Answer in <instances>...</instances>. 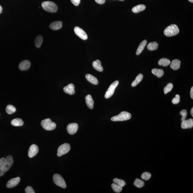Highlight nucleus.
<instances>
[{
	"instance_id": "obj_21",
	"label": "nucleus",
	"mask_w": 193,
	"mask_h": 193,
	"mask_svg": "<svg viewBox=\"0 0 193 193\" xmlns=\"http://www.w3.org/2000/svg\"><path fill=\"white\" fill-rule=\"evenodd\" d=\"M147 40H144L141 42L139 46H138L136 52L137 55H140L144 50L145 47L147 44Z\"/></svg>"
},
{
	"instance_id": "obj_37",
	"label": "nucleus",
	"mask_w": 193,
	"mask_h": 193,
	"mask_svg": "<svg viewBox=\"0 0 193 193\" xmlns=\"http://www.w3.org/2000/svg\"><path fill=\"white\" fill-rule=\"evenodd\" d=\"M6 159L3 158L0 159V169H3L6 164Z\"/></svg>"
},
{
	"instance_id": "obj_15",
	"label": "nucleus",
	"mask_w": 193,
	"mask_h": 193,
	"mask_svg": "<svg viewBox=\"0 0 193 193\" xmlns=\"http://www.w3.org/2000/svg\"><path fill=\"white\" fill-rule=\"evenodd\" d=\"M31 66L30 62L28 60H23L20 63L19 68L22 71H25L29 69Z\"/></svg>"
},
{
	"instance_id": "obj_36",
	"label": "nucleus",
	"mask_w": 193,
	"mask_h": 193,
	"mask_svg": "<svg viewBox=\"0 0 193 193\" xmlns=\"http://www.w3.org/2000/svg\"><path fill=\"white\" fill-rule=\"evenodd\" d=\"M180 102V96L178 94L176 95L175 97L173 99L172 103L174 104H177Z\"/></svg>"
},
{
	"instance_id": "obj_25",
	"label": "nucleus",
	"mask_w": 193,
	"mask_h": 193,
	"mask_svg": "<svg viewBox=\"0 0 193 193\" xmlns=\"http://www.w3.org/2000/svg\"><path fill=\"white\" fill-rule=\"evenodd\" d=\"M158 43L156 42H152L149 43L147 46L148 49L149 51H153L156 50L158 49Z\"/></svg>"
},
{
	"instance_id": "obj_38",
	"label": "nucleus",
	"mask_w": 193,
	"mask_h": 193,
	"mask_svg": "<svg viewBox=\"0 0 193 193\" xmlns=\"http://www.w3.org/2000/svg\"><path fill=\"white\" fill-rule=\"evenodd\" d=\"M25 192L26 193H35L34 190L31 186H27L26 188Z\"/></svg>"
},
{
	"instance_id": "obj_32",
	"label": "nucleus",
	"mask_w": 193,
	"mask_h": 193,
	"mask_svg": "<svg viewBox=\"0 0 193 193\" xmlns=\"http://www.w3.org/2000/svg\"><path fill=\"white\" fill-rule=\"evenodd\" d=\"M113 181L116 184L119 185V186L124 187L125 186L126 183L125 182L122 180L119 179V178H115L113 180Z\"/></svg>"
},
{
	"instance_id": "obj_30",
	"label": "nucleus",
	"mask_w": 193,
	"mask_h": 193,
	"mask_svg": "<svg viewBox=\"0 0 193 193\" xmlns=\"http://www.w3.org/2000/svg\"><path fill=\"white\" fill-rule=\"evenodd\" d=\"M144 185V182L138 178H136L134 183V185L138 188H142Z\"/></svg>"
},
{
	"instance_id": "obj_23",
	"label": "nucleus",
	"mask_w": 193,
	"mask_h": 193,
	"mask_svg": "<svg viewBox=\"0 0 193 193\" xmlns=\"http://www.w3.org/2000/svg\"><path fill=\"white\" fill-rule=\"evenodd\" d=\"M152 74L155 75L158 78L162 77L164 74L163 69H157V68H154V69H152Z\"/></svg>"
},
{
	"instance_id": "obj_8",
	"label": "nucleus",
	"mask_w": 193,
	"mask_h": 193,
	"mask_svg": "<svg viewBox=\"0 0 193 193\" xmlns=\"http://www.w3.org/2000/svg\"><path fill=\"white\" fill-rule=\"evenodd\" d=\"M74 31L76 35L81 39L84 40L87 39L88 36L86 33L80 27L76 26L74 28Z\"/></svg>"
},
{
	"instance_id": "obj_40",
	"label": "nucleus",
	"mask_w": 193,
	"mask_h": 193,
	"mask_svg": "<svg viewBox=\"0 0 193 193\" xmlns=\"http://www.w3.org/2000/svg\"><path fill=\"white\" fill-rule=\"evenodd\" d=\"M96 2L98 4H102L105 3L106 0H95Z\"/></svg>"
},
{
	"instance_id": "obj_46",
	"label": "nucleus",
	"mask_w": 193,
	"mask_h": 193,
	"mask_svg": "<svg viewBox=\"0 0 193 193\" xmlns=\"http://www.w3.org/2000/svg\"><path fill=\"white\" fill-rule=\"evenodd\" d=\"M119 1H124V0H119Z\"/></svg>"
},
{
	"instance_id": "obj_14",
	"label": "nucleus",
	"mask_w": 193,
	"mask_h": 193,
	"mask_svg": "<svg viewBox=\"0 0 193 193\" xmlns=\"http://www.w3.org/2000/svg\"><path fill=\"white\" fill-rule=\"evenodd\" d=\"M75 86L74 84L71 83L63 88L64 91L69 95H73L75 93Z\"/></svg>"
},
{
	"instance_id": "obj_31",
	"label": "nucleus",
	"mask_w": 193,
	"mask_h": 193,
	"mask_svg": "<svg viewBox=\"0 0 193 193\" xmlns=\"http://www.w3.org/2000/svg\"><path fill=\"white\" fill-rule=\"evenodd\" d=\"M111 187L113 191L116 193H120L122 191V187L119 186L116 183H113L112 184Z\"/></svg>"
},
{
	"instance_id": "obj_3",
	"label": "nucleus",
	"mask_w": 193,
	"mask_h": 193,
	"mask_svg": "<svg viewBox=\"0 0 193 193\" xmlns=\"http://www.w3.org/2000/svg\"><path fill=\"white\" fill-rule=\"evenodd\" d=\"M131 115L128 112L123 111L119 115L113 117L111 119L113 121H123L128 120L131 119Z\"/></svg>"
},
{
	"instance_id": "obj_42",
	"label": "nucleus",
	"mask_w": 193,
	"mask_h": 193,
	"mask_svg": "<svg viewBox=\"0 0 193 193\" xmlns=\"http://www.w3.org/2000/svg\"><path fill=\"white\" fill-rule=\"evenodd\" d=\"M190 96L191 99H193V87L191 88L190 91Z\"/></svg>"
},
{
	"instance_id": "obj_11",
	"label": "nucleus",
	"mask_w": 193,
	"mask_h": 193,
	"mask_svg": "<svg viewBox=\"0 0 193 193\" xmlns=\"http://www.w3.org/2000/svg\"><path fill=\"white\" fill-rule=\"evenodd\" d=\"M6 164L3 169L5 172H7L11 167L13 163V157L11 156H8L6 158Z\"/></svg>"
},
{
	"instance_id": "obj_20",
	"label": "nucleus",
	"mask_w": 193,
	"mask_h": 193,
	"mask_svg": "<svg viewBox=\"0 0 193 193\" xmlns=\"http://www.w3.org/2000/svg\"><path fill=\"white\" fill-rule=\"evenodd\" d=\"M93 67L96 71L99 72L103 71V68L101 65V62L100 60H96L93 62Z\"/></svg>"
},
{
	"instance_id": "obj_39",
	"label": "nucleus",
	"mask_w": 193,
	"mask_h": 193,
	"mask_svg": "<svg viewBox=\"0 0 193 193\" xmlns=\"http://www.w3.org/2000/svg\"><path fill=\"white\" fill-rule=\"evenodd\" d=\"M71 2L74 6H78L80 3L81 0H70Z\"/></svg>"
},
{
	"instance_id": "obj_19",
	"label": "nucleus",
	"mask_w": 193,
	"mask_h": 193,
	"mask_svg": "<svg viewBox=\"0 0 193 193\" xmlns=\"http://www.w3.org/2000/svg\"><path fill=\"white\" fill-rule=\"evenodd\" d=\"M85 99L87 106L89 108L92 109L93 108L94 102L91 95L88 94L87 95L85 96Z\"/></svg>"
},
{
	"instance_id": "obj_29",
	"label": "nucleus",
	"mask_w": 193,
	"mask_h": 193,
	"mask_svg": "<svg viewBox=\"0 0 193 193\" xmlns=\"http://www.w3.org/2000/svg\"><path fill=\"white\" fill-rule=\"evenodd\" d=\"M16 108L12 105H8L6 107V111L8 114L11 115L16 112Z\"/></svg>"
},
{
	"instance_id": "obj_26",
	"label": "nucleus",
	"mask_w": 193,
	"mask_h": 193,
	"mask_svg": "<svg viewBox=\"0 0 193 193\" xmlns=\"http://www.w3.org/2000/svg\"><path fill=\"white\" fill-rule=\"evenodd\" d=\"M143 75L142 74H139L138 76L136 77V79L134 81L132 82L131 85L132 87H135L137 85L142 81L143 78Z\"/></svg>"
},
{
	"instance_id": "obj_9",
	"label": "nucleus",
	"mask_w": 193,
	"mask_h": 193,
	"mask_svg": "<svg viewBox=\"0 0 193 193\" xmlns=\"http://www.w3.org/2000/svg\"><path fill=\"white\" fill-rule=\"evenodd\" d=\"M39 149L37 145L33 144L31 145L29 149L28 155L30 158H33L38 153Z\"/></svg>"
},
{
	"instance_id": "obj_17",
	"label": "nucleus",
	"mask_w": 193,
	"mask_h": 193,
	"mask_svg": "<svg viewBox=\"0 0 193 193\" xmlns=\"http://www.w3.org/2000/svg\"><path fill=\"white\" fill-rule=\"evenodd\" d=\"M85 78L90 83H92L94 85H97L99 84L98 79L94 76L92 75L87 74L85 76Z\"/></svg>"
},
{
	"instance_id": "obj_35",
	"label": "nucleus",
	"mask_w": 193,
	"mask_h": 193,
	"mask_svg": "<svg viewBox=\"0 0 193 193\" xmlns=\"http://www.w3.org/2000/svg\"><path fill=\"white\" fill-rule=\"evenodd\" d=\"M180 115H181L182 116V118L181 119V121H183V120H184L186 119L187 116V110H182L180 112Z\"/></svg>"
},
{
	"instance_id": "obj_2",
	"label": "nucleus",
	"mask_w": 193,
	"mask_h": 193,
	"mask_svg": "<svg viewBox=\"0 0 193 193\" xmlns=\"http://www.w3.org/2000/svg\"><path fill=\"white\" fill-rule=\"evenodd\" d=\"M42 6L44 10L51 13H55L58 10L57 5L52 1H44L42 3Z\"/></svg>"
},
{
	"instance_id": "obj_10",
	"label": "nucleus",
	"mask_w": 193,
	"mask_h": 193,
	"mask_svg": "<svg viewBox=\"0 0 193 193\" xmlns=\"http://www.w3.org/2000/svg\"><path fill=\"white\" fill-rule=\"evenodd\" d=\"M78 125L76 123H72L67 126V130L69 134L73 135L76 133L78 129Z\"/></svg>"
},
{
	"instance_id": "obj_43",
	"label": "nucleus",
	"mask_w": 193,
	"mask_h": 193,
	"mask_svg": "<svg viewBox=\"0 0 193 193\" xmlns=\"http://www.w3.org/2000/svg\"><path fill=\"white\" fill-rule=\"evenodd\" d=\"M191 116H192V117H193V108H191Z\"/></svg>"
},
{
	"instance_id": "obj_6",
	"label": "nucleus",
	"mask_w": 193,
	"mask_h": 193,
	"mask_svg": "<svg viewBox=\"0 0 193 193\" xmlns=\"http://www.w3.org/2000/svg\"><path fill=\"white\" fill-rule=\"evenodd\" d=\"M71 149V146L69 144L65 143L58 147L57 150V155L58 157L61 156L69 152Z\"/></svg>"
},
{
	"instance_id": "obj_5",
	"label": "nucleus",
	"mask_w": 193,
	"mask_h": 193,
	"mask_svg": "<svg viewBox=\"0 0 193 193\" xmlns=\"http://www.w3.org/2000/svg\"><path fill=\"white\" fill-rule=\"evenodd\" d=\"M53 181L54 183L57 186L60 187L63 189L66 188L67 186L64 179L58 174H55L53 176Z\"/></svg>"
},
{
	"instance_id": "obj_12",
	"label": "nucleus",
	"mask_w": 193,
	"mask_h": 193,
	"mask_svg": "<svg viewBox=\"0 0 193 193\" xmlns=\"http://www.w3.org/2000/svg\"><path fill=\"white\" fill-rule=\"evenodd\" d=\"M20 178L19 177L11 179L7 182V187L8 188H12L17 186L20 181Z\"/></svg>"
},
{
	"instance_id": "obj_7",
	"label": "nucleus",
	"mask_w": 193,
	"mask_h": 193,
	"mask_svg": "<svg viewBox=\"0 0 193 193\" xmlns=\"http://www.w3.org/2000/svg\"><path fill=\"white\" fill-rule=\"evenodd\" d=\"M119 84V81H115L110 85L108 90L106 92L105 95L106 99H109L114 94L115 89L117 87Z\"/></svg>"
},
{
	"instance_id": "obj_45",
	"label": "nucleus",
	"mask_w": 193,
	"mask_h": 193,
	"mask_svg": "<svg viewBox=\"0 0 193 193\" xmlns=\"http://www.w3.org/2000/svg\"><path fill=\"white\" fill-rule=\"evenodd\" d=\"M188 1L191 3H193V0H188Z\"/></svg>"
},
{
	"instance_id": "obj_1",
	"label": "nucleus",
	"mask_w": 193,
	"mask_h": 193,
	"mask_svg": "<svg viewBox=\"0 0 193 193\" xmlns=\"http://www.w3.org/2000/svg\"><path fill=\"white\" fill-rule=\"evenodd\" d=\"M180 30L176 25H170L166 28L164 31V35L168 37L174 36L176 35L179 32Z\"/></svg>"
},
{
	"instance_id": "obj_27",
	"label": "nucleus",
	"mask_w": 193,
	"mask_h": 193,
	"mask_svg": "<svg viewBox=\"0 0 193 193\" xmlns=\"http://www.w3.org/2000/svg\"><path fill=\"white\" fill-rule=\"evenodd\" d=\"M171 63L170 60L167 58H163L159 60L158 65L160 66L166 67L169 66Z\"/></svg>"
},
{
	"instance_id": "obj_13",
	"label": "nucleus",
	"mask_w": 193,
	"mask_h": 193,
	"mask_svg": "<svg viewBox=\"0 0 193 193\" xmlns=\"http://www.w3.org/2000/svg\"><path fill=\"white\" fill-rule=\"evenodd\" d=\"M181 127L183 129L192 128L193 127V119H185L182 121Z\"/></svg>"
},
{
	"instance_id": "obj_22",
	"label": "nucleus",
	"mask_w": 193,
	"mask_h": 193,
	"mask_svg": "<svg viewBox=\"0 0 193 193\" xmlns=\"http://www.w3.org/2000/svg\"><path fill=\"white\" fill-rule=\"evenodd\" d=\"M146 8V6L144 5L139 4L133 7L132 9V11L134 13H138L144 10Z\"/></svg>"
},
{
	"instance_id": "obj_41",
	"label": "nucleus",
	"mask_w": 193,
	"mask_h": 193,
	"mask_svg": "<svg viewBox=\"0 0 193 193\" xmlns=\"http://www.w3.org/2000/svg\"><path fill=\"white\" fill-rule=\"evenodd\" d=\"M3 169H0V177L4 175L5 173Z\"/></svg>"
},
{
	"instance_id": "obj_34",
	"label": "nucleus",
	"mask_w": 193,
	"mask_h": 193,
	"mask_svg": "<svg viewBox=\"0 0 193 193\" xmlns=\"http://www.w3.org/2000/svg\"><path fill=\"white\" fill-rule=\"evenodd\" d=\"M151 174L147 172H144L141 176V178L146 181L149 180L151 178Z\"/></svg>"
},
{
	"instance_id": "obj_44",
	"label": "nucleus",
	"mask_w": 193,
	"mask_h": 193,
	"mask_svg": "<svg viewBox=\"0 0 193 193\" xmlns=\"http://www.w3.org/2000/svg\"><path fill=\"white\" fill-rule=\"evenodd\" d=\"M2 8L1 7V6L0 5V14H1V13H2Z\"/></svg>"
},
{
	"instance_id": "obj_33",
	"label": "nucleus",
	"mask_w": 193,
	"mask_h": 193,
	"mask_svg": "<svg viewBox=\"0 0 193 193\" xmlns=\"http://www.w3.org/2000/svg\"><path fill=\"white\" fill-rule=\"evenodd\" d=\"M173 87V85L172 83H169L164 88V92L165 94L170 92Z\"/></svg>"
},
{
	"instance_id": "obj_16",
	"label": "nucleus",
	"mask_w": 193,
	"mask_h": 193,
	"mask_svg": "<svg viewBox=\"0 0 193 193\" xmlns=\"http://www.w3.org/2000/svg\"><path fill=\"white\" fill-rule=\"evenodd\" d=\"M62 26V22L60 21L54 22L50 25V27L53 30H58L61 28Z\"/></svg>"
},
{
	"instance_id": "obj_28",
	"label": "nucleus",
	"mask_w": 193,
	"mask_h": 193,
	"mask_svg": "<svg viewBox=\"0 0 193 193\" xmlns=\"http://www.w3.org/2000/svg\"><path fill=\"white\" fill-rule=\"evenodd\" d=\"M43 41V38L41 35H39L36 37L35 40V44L36 47L39 48L41 46Z\"/></svg>"
},
{
	"instance_id": "obj_18",
	"label": "nucleus",
	"mask_w": 193,
	"mask_h": 193,
	"mask_svg": "<svg viewBox=\"0 0 193 193\" xmlns=\"http://www.w3.org/2000/svg\"><path fill=\"white\" fill-rule=\"evenodd\" d=\"M181 61L180 60L177 59H175L172 60L171 62L170 67L172 69L174 70H177L180 67Z\"/></svg>"
},
{
	"instance_id": "obj_24",
	"label": "nucleus",
	"mask_w": 193,
	"mask_h": 193,
	"mask_svg": "<svg viewBox=\"0 0 193 193\" xmlns=\"http://www.w3.org/2000/svg\"><path fill=\"white\" fill-rule=\"evenodd\" d=\"M11 123L12 125L15 126H21L24 124V122L22 120L19 118L12 120Z\"/></svg>"
},
{
	"instance_id": "obj_4",
	"label": "nucleus",
	"mask_w": 193,
	"mask_h": 193,
	"mask_svg": "<svg viewBox=\"0 0 193 193\" xmlns=\"http://www.w3.org/2000/svg\"><path fill=\"white\" fill-rule=\"evenodd\" d=\"M41 124L43 128L47 131L54 130L56 127V123L52 122L49 119H46L42 121Z\"/></svg>"
}]
</instances>
